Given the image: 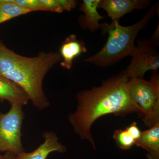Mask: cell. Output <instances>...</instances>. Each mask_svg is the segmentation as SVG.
Returning a JSON list of instances; mask_svg holds the SVG:
<instances>
[{"instance_id":"cell-20","label":"cell","mask_w":159,"mask_h":159,"mask_svg":"<svg viewBox=\"0 0 159 159\" xmlns=\"http://www.w3.org/2000/svg\"><path fill=\"white\" fill-rule=\"evenodd\" d=\"M6 0H0V6H1V5L3 4L4 2H5Z\"/></svg>"},{"instance_id":"cell-19","label":"cell","mask_w":159,"mask_h":159,"mask_svg":"<svg viewBox=\"0 0 159 159\" xmlns=\"http://www.w3.org/2000/svg\"><path fill=\"white\" fill-rule=\"evenodd\" d=\"M0 159H16V155L10 152H5V154L0 155Z\"/></svg>"},{"instance_id":"cell-18","label":"cell","mask_w":159,"mask_h":159,"mask_svg":"<svg viewBox=\"0 0 159 159\" xmlns=\"http://www.w3.org/2000/svg\"><path fill=\"white\" fill-rule=\"evenodd\" d=\"M126 129V130L128 131V132L133 137V138L134 139L136 142L141 136L142 132L139 129V128H138L136 122H134L132 124H131L129 126H128Z\"/></svg>"},{"instance_id":"cell-12","label":"cell","mask_w":159,"mask_h":159,"mask_svg":"<svg viewBox=\"0 0 159 159\" xmlns=\"http://www.w3.org/2000/svg\"><path fill=\"white\" fill-rule=\"evenodd\" d=\"M135 145L148 152V159H159V123L142 132Z\"/></svg>"},{"instance_id":"cell-14","label":"cell","mask_w":159,"mask_h":159,"mask_svg":"<svg viewBox=\"0 0 159 159\" xmlns=\"http://www.w3.org/2000/svg\"><path fill=\"white\" fill-rule=\"evenodd\" d=\"M113 138L119 148L124 150L129 149L136 142L126 129L115 131Z\"/></svg>"},{"instance_id":"cell-9","label":"cell","mask_w":159,"mask_h":159,"mask_svg":"<svg viewBox=\"0 0 159 159\" xmlns=\"http://www.w3.org/2000/svg\"><path fill=\"white\" fill-rule=\"evenodd\" d=\"M87 51L84 42L77 39L75 34H71L63 42L60 49L62 60L61 66L63 68L70 70L73 67L75 58Z\"/></svg>"},{"instance_id":"cell-1","label":"cell","mask_w":159,"mask_h":159,"mask_svg":"<svg viewBox=\"0 0 159 159\" xmlns=\"http://www.w3.org/2000/svg\"><path fill=\"white\" fill-rule=\"evenodd\" d=\"M129 79L123 71L105 80L100 86L77 94L78 107L69 116V121L75 132L81 139L89 140L94 148L90 129L97 119L107 114L124 116L139 112L129 95Z\"/></svg>"},{"instance_id":"cell-11","label":"cell","mask_w":159,"mask_h":159,"mask_svg":"<svg viewBox=\"0 0 159 159\" xmlns=\"http://www.w3.org/2000/svg\"><path fill=\"white\" fill-rule=\"evenodd\" d=\"M0 99L6 100L11 105L23 106L29 102V98L21 88L5 77L0 76Z\"/></svg>"},{"instance_id":"cell-5","label":"cell","mask_w":159,"mask_h":159,"mask_svg":"<svg viewBox=\"0 0 159 159\" xmlns=\"http://www.w3.org/2000/svg\"><path fill=\"white\" fill-rule=\"evenodd\" d=\"M11 106L8 112H0V152L16 155L25 151L21 139L25 114L21 106Z\"/></svg>"},{"instance_id":"cell-6","label":"cell","mask_w":159,"mask_h":159,"mask_svg":"<svg viewBox=\"0 0 159 159\" xmlns=\"http://www.w3.org/2000/svg\"><path fill=\"white\" fill-rule=\"evenodd\" d=\"M157 45L149 39H139L132 54L129 65L124 70L129 79L142 78L147 71H156L159 68Z\"/></svg>"},{"instance_id":"cell-16","label":"cell","mask_w":159,"mask_h":159,"mask_svg":"<svg viewBox=\"0 0 159 159\" xmlns=\"http://www.w3.org/2000/svg\"><path fill=\"white\" fill-rule=\"evenodd\" d=\"M44 11L61 13L63 11L58 0H39Z\"/></svg>"},{"instance_id":"cell-10","label":"cell","mask_w":159,"mask_h":159,"mask_svg":"<svg viewBox=\"0 0 159 159\" xmlns=\"http://www.w3.org/2000/svg\"><path fill=\"white\" fill-rule=\"evenodd\" d=\"M100 0H84L80 5V10L83 11L84 16H80L78 21L82 29H89L91 32L98 31L102 26L99 21L104 16L97 11Z\"/></svg>"},{"instance_id":"cell-8","label":"cell","mask_w":159,"mask_h":159,"mask_svg":"<svg viewBox=\"0 0 159 159\" xmlns=\"http://www.w3.org/2000/svg\"><path fill=\"white\" fill-rule=\"evenodd\" d=\"M45 141L35 150L31 152L24 151L16 155V159H46L51 152L64 153L66 148L58 142L57 135L52 131L43 134Z\"/></svg>"},{"instance_id":"cell-7","label":"cell","mask_w":159,"mask_h":159,"mask_svg":"<svg viewBox=\"0 0 159 159\" xmlns=\"http://www.w3.org/2000/svg\"><path fill=\"white\" fill-rule=\"evenodd\" d=\"M149 0H100L98 8L104 9L112 21L120 18L136 9H142L149 6Z\"/></svg>"},{"instance_id":"cell-3","label":"cell","mask_w":159,"mask_h":159,"mask_svg":"<svg viewBox=\"0 0 159 159\" xmlns=\"http://www.w3.org/2000/svg\"><path fill=\"white\" fill-rule=\"evenodd\" d=\"M158 6V3H155L138 22L132 25L121 26L119 20L112 21L110 24H102L100 29L103 35L108 34L107 41L99 52L84 60V62L100 67H106L113 65L124 57L131 56L139 31L148 26L157 11Z\"/></svg>"},{"instance_id":"cell-13","label":"cell","mask_w":159,"mask_h":159,"mask_svg":"<svg viewBox=\"0 0 159 159\" xmlns=\"http://www.w3.org/2000/svg\"><path fill=\"white\" fill-rule=\"evenodd\" d=\"M31 12V10L18 6L13 0H6L0 6V24Z\"/></svg>"},{"instance_id":"cell-15","label":"cell","mask_w":159,"mask_h":159,"mask_svg":"<svg viewBox=\"0 0 159 159\" xmlns=\"http://www.w3.org/2000/svg\"><path fill=\"white\" fill-rule=\"evenodd\" d=\"M13 2L18 6L31 11H44L39 0H13Z\"/></svg>"},{"instance_id":"cell-4","label":"cell","mask_w":159,"mask_h":159,"mask_svg":"<svg viewBox=\"0 0 159 159\" xmlns=\"http://www.w3.org/2000/svg\"><path fill=\"white\" fill-rule=\"evenodd\" d=\"M127 89L131 100L143 115L145 125L151 127L159 122V80L157 73H152L149 80L129 79Z\"/></svg>"},{"instance_id":"cell-2","label":"cell","mask_w":159,"mask_h":159,"mask_svg":"<svg viewBox=\"0 0 159 159\" xmlns=\"http://www.w3.org/2000/svg\"><path fill=\"white\" fill-rule=\"evenodd\" d=\"M61 61L57 52H41L34 57L22 56L0 40V76L21 88L38 109L50 105L43 90V80L49 71Z\"/></svg>"},{"instance_id":"cell-17","label":"cell","mask_w":159,"mask_h":159,"mask_svg":"<svg viewBox=\"0 0 159 159\" xmlns=\"http://www.w3.org/2000/svg\"><path fill=\"white\" fill-rule=\"evenodd\" d=\"M58 2L63 11H70L77 6V2L74 0H58Z\"/></svg>"}]
</instances>
